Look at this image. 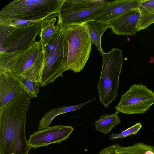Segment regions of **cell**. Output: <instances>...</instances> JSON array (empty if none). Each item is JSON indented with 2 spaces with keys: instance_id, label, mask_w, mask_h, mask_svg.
Segmentation results:
<instances>
[{
  "instance_id": "obj_1",
  "label": "cell",
  "mask_w": 154,
  "mask_h": 154,
  "mask_svg": "<svg viewBox=\"0 0 154 154\" xmlns=\"http://www.w3.org/2000/svg\"><path fill=\"white\" fill-rule=\"evenodd\" d=\"M31 98L25 92L0 109V154H29L25 126Z\"/></svg>"
},
{
  "instance_id": "obj_2",
  "label": "cell",
  "mask_w": 154,
  "mask_h": 154,
  "mask_svg": "<svg viewBox=\"0 0 154 154\" xmlns=\"http://www.w3.org/2000/svg\"><path fill=\"white\" fill-rule=\"evenodd\" d=\"M57 29L44 41L39 40L43 56V65L39 82L41 87L54 82L67 70L68 44L65 28L58 18Z\"/></svg>"
},
{
  "instance_id": "obj_3",
  "label": "cell",
  "mask_w": 154,
  "mask_h": 154,
  "mask_svg": "<svg viewBox=\"0 0 154 154\" xmlns=\"http://www.w3.org/2000/svg\"><path fill=\"white\" fill-rule=\"evenodd\" d=\"M64 0H15L0 11V22H42L58 16Z\"/></svg>"
},
{
  "instance_id": "obj_4",
  "label": "cell",
  "mask_w": 154,
  "mask_h": 154,
  "mask_svg": "<svg viewBox=\"0 0 154 154\" xmlns=\"http://www.w3.org/2000/svg\"><path fill=\"white\" fill-rule=\"evenodd\" d=\"M41 51L38 41L26 50L0 53V74L9 71L39 82L43 65Z\"/></svg>"
},
{
  "instance_id": "obj_5",
  "label": "cell",
  "mask_w": 154,
  "mask_h": 154,
  "mask_svg": "<svg viewBox=\"0 0 154 154\" xmlns=\"http://www.w3.org/2000/svg\"><path fill=\"white\" fill-rule=\"evenodd\" d=\"M122 53V50L115 48L108 53L103 52L101 54L102 64L97 88L100 100L106 108L118 96Z\"/></svg>"
},
{
  "instance_id": "obj_6",
  "label": "cell",
  "mask_w": 154,
  "mask_h": 154,
  "mask_svg": "<svg viewBox=\"0 0 154 154\" xmlns=\"http://www.w3.org/2000/svg\"><path fill=\"white\" fill-rule=\"evenodd\" d=\"M103 0H64L57 16L63 26L79 25L93 20L107 8Z\"/></svg>"
},
{
  "instance_id": "obj_7",
  "label": "cell",
  "mask_w": 154,
  "mask_h": 154,
  "mask_svg": "<svg viewBox=\"0 0 154 154\" xmlns=\"http://www.w3.org/2000/svg\"><path fill=\"white\" fill-rule=\"evenodd\" d=\"M64 28L68 44L67 70L77 73L85 67L93 43L84 24L72 25Z\"/></svg>"
},
{
  "instance_id": "obj_8",
  "label": "cell",
  "mask_w": 154,
  "mask_h": 154,
  "mask_svg": "<svg viewBox=\"0 0 154 154\" xmlns=\"http://www.w3.org/2000/svg\"><path fill=\"white\" fill-rule=\"evenodd\" d=\"M41 22L16 26L10 23H0V53L30 48L36 42Z\"/></svg>"
},
{
  "instance_id": "obj_9",
  "label": "cell",
  "mask_w": 154,
  "mask_h": 154,
  "mask_svg": "<svg viewBox=\"0 0 154 154\" xmlns=\"http://www.w3.org/2000/svg\"><path fill=\"white\" fill-rule=\"evenodd\" d=\"M154 104V92L147 86L134 84L121 96L115 108L116 112L127 115L143 114Z\"/></svg>"
},
{
  "instance_id": "obj_10",
  "label": "cell",
  "mask_w": 154,
  "mask_h": 154,
  "mask_svg": "<svg viewBox=\"0 0 154 154\" xmlns=\"http://www.w3.org/2000/svg\"><path fill=\"white\" fill-rule=\"evenodd\" d=\"M74 130L71 125H57L35 131L29 136L28 143L34 149L60 143L69 137Z\"/></svg>"
},
{
  "instance_id": "obj_11",
  "label": "cell",
  "mask_w": 154,
  "mask_h": 154,
  "mask_svg": "<svg viewBox=\"0 0 154 154\" xmlns=\"http://www.w3.org/2000/svg\"><path fill=\"white\" fill-rule=\"evenodd\" d=\"M25 92L16 76L7 71L0 74V109Z\"/></svg>"
},
{
  "instance_id": "obj_12",
  "label": "cell",
  "mask_w": 154,
  "mask_h": 154,
  "mask_svg": "<svg viewBox=\"0 0 154 154\" xmlns=\"http://www.w3.org/2000/svg\"><path fill=\"white\" fill-rule=\"evenodd\" d=\"M140 15L138 8L130 10L107 23L112 33L132 36L138 32L137 26Z\"/></svg>"
},
{
  "instance_id": "obj_13",
  "label": "cell",
  "mask_w": 154,
  "mask_h": 154,
  "mask_svg": "<svg viewBox=\"0 0 154 154\" xmlns=\"http://www.w3.org/2000/svg\"><path fill=\"white\" fill-rule=\"evenodd\" d=\"M143 0H117L108 2L107 8L94 20L104 22L113 19L126 11L138 8Z\"/></svg>"
},
{
  "instance_id": "obj_14",
  "label": "cell",
  "mask_w": 154,
  "mask_h": 154,
  "mask_svg": "<svg viewBox=\"0 0 154 154\" xmlns=\"http://www.w3.org/2000/svg\"><path fill=\"white\" fill-rule=\"evenodd\" d=\"M96 99L95 98H94L86 102L75 106H63L52 109L46 113L39 121L38 131L44 130L48 128L53 119L57 116L72 111H75Z\"/></svg>"
},
{
  "instance_id": "obj_15",
  "label": "cell",
  "mask_w": 154,
  "mask_h": 154,
  "mask_svg": "<svg viewBox=\"0 0 154 154\" xmlns=\"http://www.w3.org/2000/svg\"><path fill=\"white\" fill-rule=\"evenodd\" d=\"M92 41L101 54L103 52L102 48L101 38L106 30L109 28L107 22L95 20L88 22L84 24Z\"/></svg>"
},
{
  "instance_id": "obj_16",
  "label": "cell",
  "mask_w": 154,
  "mask_h": 154,
  "mask_svg": "<svg viewBox=\"0 0 154 154\" xmlns=\"http://www.w3.org/2000/svg\"><path fill=\"white\" fill-rule=\"evenodd\" d=\"M138 9L140 15L138 32L147 29L154 23V0H143Z\"/></svg>"
},
{
  "instance_id": "obj_17",
  "label": "cell",
  "mask_w": 154,
  "mask_h": 154,
  "mask_svg": "<svg viewBox=\"0 0 154 154\" xmlns=\"http://www.w3.org/2000/svg\"><path fill=\"white\" fill-rule=\"evenodd\" d=\"M117 112L113 114H105L101 115L94 123L95 128L98 131L104 134H108L121 120Z\"/></svg>"
},
{
  "instance_id": "obj_18",
  "label": "cell",
  "mask_w": 154,
  "mask_h": 154,
  "mask_svg": "<svg viewBox=\"0 0 154 154\" xmlns=\"http://www.w3.org/2000/svg\"><path fill=\"white\" fill-rule=\"evenodd\" d=\"M57 21L55 17L45 20L41 23V29L39 33L40 40L44 41L51 36L57 29L55 25Z\"/></svg>"
},
{
  "instance_id": "obj_19",
  "label": "cell",
  "mask_w": 154,
  "mask_h": 154,
  "mask_svg": "<svg viewBox=\"0 0 154 154\" xmlns=\"http://www.w3.org/2000/svg\"><path fill=\"white\" fill-rule=\"evenodd\" d=\"M23 84L25 90L31 98L36 97L41 86L39 82L32 81L21 75L17 76Z\"/></svg>"
},
{
  "instance_id": "obj_20",
  "label": "cell",
  "mask_w": 154,
  "mask_h": 154,
  "mask_svg": "<svg viewBox=\"0 0 154 154\" xmlns=\"http://www.w3.org/2000/svg\"><path fill=\"white\" fill-rule=\"evenodd\" d=\"M142 125L140 123L135 124L121 132L118 134H113L109 135L110 139L124 138L132 135H136L140 129Z\"/></svg>"
},
{
  "instance_id": "obj_21",
  "label": "cell",
  "mask_w": 154,
  "mask_h": 154,
  "mask_svg": "<svg viewBox=\"0 0 154 154\" xmlns=\"http://www.w3.org/2000/svg\"><path fill=\"white\" fill-rule=\"evenodd\" d=\"M99 154H118L115 145L104 148Z\"/></svg>"
}]
</instances>
